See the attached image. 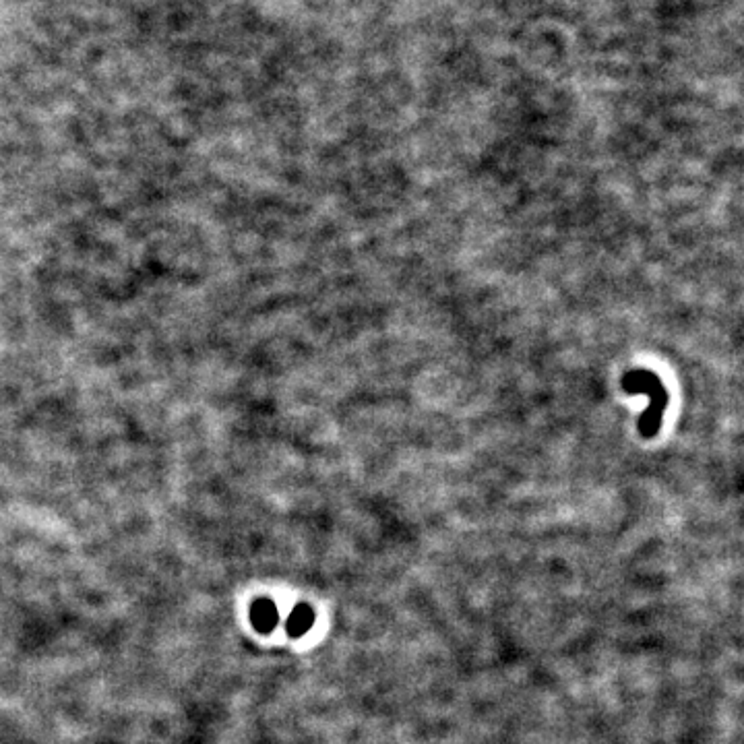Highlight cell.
<instances>
[{
  "label": "cell",
  "mask_w": 744,
  "mask_h": 744,
  "mask_svg": "<svg viewBox=\"0 0 744 744\" xmlns=\"http://www.w3.org/2000/svg\"><path fill=\"white\" fill-rule=\"evenodd\" d=\"M313 625H315V612H313V608L306 606V604H300L288 616L286 629H288V635L290 637H302L310 629H313Z\"/></svg>",
  "instance_id": "obj_3"
},
{
  "label": "cell",
  "mask_w": 744,
  "mask_h": 744,
  "mask_svg": "<svg viewBox=\"0 0 744 744\" xmlns=\"http://www.w3.org/2000/svg\"><path fill=\"white\" fill-rule=\"evenodd\" d=\"M625 389L633 391V393H649L651 395L649 408L643 414V418L639 422V428H641L645 437H654L660 422H662L666 403H668V395H666L664 385L660 383V379L656 375H651V372L637 370V372H631V375L625 377Z\"/></svg>",
  "instance_id": "obj_1"
},
{
  "label": "cell",
  "mask_w": 744,
  "mask_h": 744,
  "mask_svg": "<svg viewBox=\"0 0 744 744\" xmlns=\"http://www.w3.org/2000/svg\"><path fill=\"white\" fill-rule=\"evenodd\" d=\"M251 623L259 633H271L277 623H279V614L277 608L271 600H257L251 606Z\"/></svg>",
  "instance_id": "obj_2"
}]
</instances>
